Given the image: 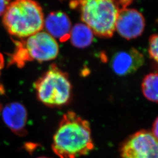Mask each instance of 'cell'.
Masks as SVG:
<instances>
[{
	"mask_svg": "<svg viewBox=\"0 0 158 158\" xmlns=\"http://www.w3.org/2000/svg\"><path fill=\"white\" fill-rule=\"evenodd\" d=\"M52 148L59 158H79L94 148L90 125L73 111L63 115L53 137Z\"/></svg>",
	"mask_w": 158,
	"mask_h": 158,
	"instance_id": "6da1fadb",
	"label": "cell"
},
{
	"mask_svg": "<svg viewBox=\"0 0 158 158\" xmlns=\"http://www.w3.org/2000/svg\"><path fill=\"white\" fill-rule=\"evenodd\" d=\"M119 151L122 158H158V140L152 132L140 130L124 141Z\"/></svg>",
	"mask_w": 158,
	"mask_h": 158,
	"instance_id": "8992f818",
	"label": "cell"
},
{
	"mask_svg": "<svg viewBox=\"0 0 158 158\" xmlns=\"http://www.w3.org/2000/svg\"><path fill=\"white\" fill-rule=\"evenodd\" d=\"M149 55L158 68V34L152 35L149 40Z\"/></svg>",
	"mask_w": 158,
	"mask_h": 158,
	"instance_id": "4fadbf2b",
	"label": "cell"
},
{
	"mask_svg": "<svg viewBox=\"0 0 158 158\" xmlns=\"http://www.w3.org/2000/svg\"><path fill=\"white\" fill-rule=\"evenodd\" d=\"M4 66V59L2 55L0 53V75H1V71Z\"/></svg>",
	"mask_w": 158,
	"mask_h": 158,
	"instance_id": "2e32d148",
	"label": "cell"
},
{
	"mask_svg": "<svg viewBox=\"0 0 158 158\" xmlns=\"http://www.w3.org/2000/svg\"><path fill=\"white\" fill-rule=\"evenodd\" d=\"M44 27L48 33L55 39L60 42L70 39L72 23L68 15L63 12H51L45 19Z\"/></svg>",
	"mask_w": 158,
	"mask_h": 158,
	"instance_id": "30bf717a",
	"label": "cell"
},
{
	"mask_svg": "<svg viewBox=\"0 0 158 158\" xmlns=\"http://www.w3.org/2000/svg\"><path fill=\"white\" fill-rule=\"evenodd\" d=\"M93 34L91 29L85 23H77L72 28L70 39L75 47L85 48L92 43Z\"/></svg>",
	"mask_w": 158,
	"mask_h": 158,
	"instance_id": "8fae6325",
	"label": "cell"
},
{
	"mask_svg": "<svg viewBox=\"0 0 158 158\" xmlns=\"http://www.w3.org/2000/svg\"><path fill=\"white\" fill-rule=\"evenodd\" d=\"M37 98L49 107L68 105L72 98V85L68 74L53 64L34 83Z\"/></svg>",
	"mask_w": 158,
	"mask_h": 158,
	"instance_id": "277c9868",
	"label": "cell"
},
{
	"mask_svg": "<svg viewBox=\"0 0 158 158\" xmlns=\"http://www.w3.org/2000/svg\"><path fill=\"white\" fill-rule=\"evenodd\" d=\"M132 0H74L70 6L79 10L82 21L94 34L102 38H111L115 31L120 10Z\"/></svg>",
	"mask_w": 158,
	"mask_h": 158,
	"instance_id": "7a4b0ae2",
	"label": "cell"
},
{
	"mask_svg": "<svg viewBox=\"0 0 158 158\" xmlns=\"http://www.w3.org/2000/svg\"><path fill=\"white\" fill-rule=\"evenodd\" d=\"M48 158V157H46V156H40V157H39V158Z\"/></svg>",
	"mask_w": 158,
	"mask_h": 158,
	"instance_id": "e0dca14e",
	"label": "cell"
},
{
	"mask_svg": "<svg viewBox=\"0 0 158 158\" xmlns=\"http://www.w3.org/2000/svg\"><path fill=\"white\" fill-rule=\"evenodd\" d=\"M44 22L42 8L34 0H14L2 18L7 32L20 39L40 32L44 27Z\"/></svg>",
	"mask_w": 158,
	"mask_h": 158,
	"instance_id": "3957f363",
	"label": "cell"
},
{
	"mask_svg": "<svg viewBox=\"0 0 158 158\" xmlns=\"http://www.w3.org/2000/svg\"><path fill=\"white\" fill-rule=\"evenodd\" d=\"M10 3V0H0V17L4 15Z\"/></svg>",
	"mask_w": 158,
	"mask_h": 158,
	"instance_id": "5bb4252c",
	"label": "cell"
},
{
	"mask_svg": "<svg viewBox=\"0 0 158 158\" xmlns=\"http://www.w3.org/2000/svg\"><path fill=\"white\" fill-rule=\"evenodd\" d=\"M144 62L143 55L138 49L131 48L115 53L111 59L110 66L116 74L125 76L135 73Z\"/></svg>",
	"mask_w": 158,
	"mask_h": 158,
	"instance_id": "ba28073f",
	"label": "cell"
},
{
	"mask_svg": "<svg viewBox=\"0 0 158 158\" xmlns=\"http://www.w3.org/2000/svg\"><path fill=\"white\" fill-rule=\"evenodd\" d=\"M1 113L4 123L13 133L19 136L27 134L28 113L22 104L18 102L7 104L2 107Z\"/></svg>",
	"mask_w": 158,
	"mask_h": 158,
	"instance_id": "9c48e42d",
	"label": "cell"
},
{
	"mask_svg": "<svg viewBox=\"0 0 158 158\" xmlns=\"http://www.w3.org/2000/svg\"><path fill=\"white\" fill-rule=\"evenodd\" d=\"M145 27V18L138 10L127 7L120 10L115 31L123 38L127 40L135 39L141 35Z\"/></svg>",
	"mask_w": 158,
	"mask_h": 158,
	"instance_id": "52a82bcc",
	"label": "cell"
},
{
	"mask_svg": "<svg viewBox=\"0 0 158 158\" xmlns=\"http://www.w3.org/2000/svg\"><path fill=\"white\" fill-rule=\"evenodd\" d=\"M152 134L158 140V117L155 120L152 125Z\"/></svg>",
	"mask_w": 158,
	"mask_h": 158,
	"instance_id": "9a60e30c",
	"label": "cell"
},
{
	"mask_svg": "<svg viewBox=\"0 0 158 158\" xmlns=\"http://www.w3.org/2000/svg\"><path fill=\"white\" fill-rule=\"evenodd\" d=\"M142 91L148 100L158 102V72L145 76L142 83Z\"/></svg>",
	"mask_w": 158,
	"mask_h": 158,
	"instance_id": "7c38bea8",
	"label": "cell"
},
{
	"mask_svg": "<svg viewBox=\"0 0 158 158\" xmlns=\"http://www.w3.org/2000/svg\"><path fill=\"white\" fill-rule=\"evenodd\" d=\"M15 49L11 55L10 64L23 67L31 61L44 62L55 59L59 53L56 40L48 32L40 31L24 40H15Z\"/></svg>",
	"mask_w": 158,
	"mask_h": 158,
	"instance_id": "5b68a950",
	"label": "cell"
}]
</instances>
